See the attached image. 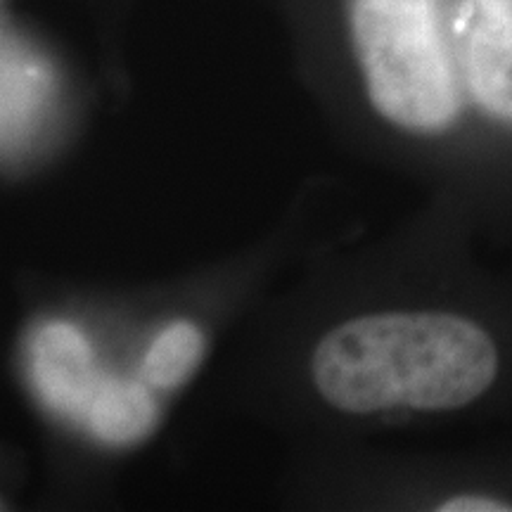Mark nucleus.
Here are the masks:
<instances>
[{
	"instance_id": "obj_1",
	"label": "nucleus",
	"mask_w": 512,
	"mask_h": 512,
	"mask_svg": "<svg viewBox=\"0 0 512 512\" xmlns=\"http://www.w3.org/2000/svg\"><path fill=\"white\" fill-rule=\"evenodd\" d=\"M498 368L494 337L475 320L446 311L351 318L320 339L311 358L318 394L351 415L399 406L456 411L489 392Z\"/></svg>"
},
{
	"instance_id": "obj_2",
	"label": "nucleus",
	"mask_w": 512,
	"mask_h": 512,
	"mask_svg": "<svg viewBox=\"0 0 512 512\" xmlns=\"http://www.w3.org/2000/svg\"><path fill=\"white\" fill-rule=\"evenodd\" d=\"M351 38L368 98L389 124L434 136L456 124L460 69L441 22V0H354Z\"/></svg>"
},
{
	"instance_id": "obj_3",
	"label": "nucleus",
	"mask_w": 512,
	"mask_h": 512,
	"mask_svg": "<svg viewBox=\"0 0 512 512\" xmlns=\"http://www.w3.org/2000/svg\"><path fill=\"white\" fill-rule=\"evenodd\" d=\"M453 27L467 93L512 124V0H460Z\"/></svg>"
},
{
	"instance_id": "obj_4",
	"label": "nucleus",
	"mask_w": 512,
	"mask_h": 512,
	"mask_svg": "<svg viewBox=\"0 0 512 512\" xmlns=\"http://www.w3.org/2000/svg\"><path fill=\"white\" fill-rule=\"evenodd\" d=\"M31 377L48 408L79 422L105 380L95 370L86 337L67 323H50L34 337Z\"/></svg>"
},
{
	"instance_id": "obj_5",
	"label": "nucleus",
	"mask_w": 512,
	"mask_h": 512,
	"mask_svg": "<svg viewBox=\"0 0 512 512\" xmlns=\"http://www.w3.org/2000/svg\"><path fill=\"white\" fill-rule=\"evenodd\" d=\"M150 384L105 377L88 406L83 425L107 446H131L157 427L159 406Z\"/></svg>"
},
{
	"instance_id": "obj_6",
	"label": "nucleus",
	"mask_w": 512,
	"mask_h": 512,
	"mask_svg": "<svg viewBox=\"0 0 512 512\" xmlns=\"http://www.w3.org/2000/svg\"><path fill=\"white\" fill-rule=\"evenodd\" d=\"M204 356V337L190 320H176L152 342L143 361V380L150 387L174 389L188 382Z\"/></svg>"
},
{
	"instance_id": "obj_7",
	"label": "nucleus",
	"mask_w": 512,
	"mask_h": 512,
	"mask_svg": "<svg viewBox=\"0 0 512 512\" xmlns=\"http://www.w3.org/2000/svg\"><path fill=\"white\" fill-rule=\"evenodd\" d=\"M441 512H510L508 501H498L489 496H453L439 505Z\"/></svg>"
}]
</instances>
